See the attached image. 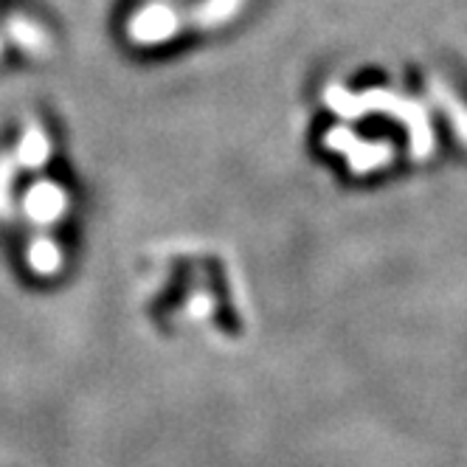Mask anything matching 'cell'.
I'll return each mask as SVG.
<instances>
[{"label":"cell","mask_w":467,"mask_h":467,"mask_svg":"<svg viewBox=\"0 0 467 467\" xmlns=\"http://www.w3.org/2000/svg\"><path fill=\"white\" fill-rule=\"evenodd\" d=\"M360 99H363L366 116L369 113L389 116L406 130L409 155L414 161H425L433 155V150H437V132H433L431 110L425 102H420L414 96H406V93H397L391 88H366V90H360Z\"/></svg>","instance_id":"6da1fadb"},{"label":"cell","mask_w":467,"mask_h":467,"mask_svg":"<svg viewBox=\"0 0 467 467\" xmlns=\"http://www.w3.org/2000/svg\"><path fill=\"white\" fill-rule=\"evenodd\" d=\"M324 147L347 158L352 175L380 172L394 161V147L386 139H360L349 124H336L324 132Z\"/></svg>","instance_id":"7a4b0ae2"},{"label":"cell","mask_w":467,"mask_h":467,"mask_svg":"<svg viewBox=\"0 0 467 467\" xmlns=\"http://www.w3.org/2000/svg\"><path fill=\"white\" fill-rule=\"evenodd\" d=\"M183 23H186V17L181 15V9H175L170 4H147L132 12V17L127 23V37H130V43H136L141 48L161 46L166 40L178 37Z\"/></svg>","instance_id":"3957f363"},{"label":"cell","mask_w":467,"mask_h":467,"mask_svg":"<svg viewBox=\"0 0 467 467\" xmlns=\"http://www.w3.org/2000/svg\"><path fill=\"white\" fill-rule=\"evenodd\" d=\"M425 90H428L431 105L448 119V127L456 136V141L462 147H467V105H464V99L442 77H428Z\"/></svg>","instance_id":"277c9868"},{"label":"cell","mask_w":467,"mask_h":467,"mask_svg":"<svg viewBox=\"0 0 467 467\" xmlns=\"http://www.w3.org/2000/svg\"><path fill=\"white\" fill-rule=\"evenodd\" d=\"M65 209H68V194L62 192V186L40 183L26 194V214L31 223L51 225L65 217Z\"/></svg>","instance_id":"5b68a950"},{"label":"cell","mask_w":467,"mask_h":467,"mask_svg":"<svg viewBox=\"0 0 467 467\" xmlns=\"http://www.w3.org/2000/svg\"><path fill=\"white\" fill-rule=\"evenodd\" d=\"M243 6L245 0H200L192 6L186 20L197 28H220L237 17Z\"/></svg>","instance_id":"8992f818"},{"label":"cell","mask_w":467,"mask_h":467,"mask_svg":"<svg viewBox=\"0 0 467 467\" xmlns=\"http://www.w3.org/2000/svg\"><path fill=\"white\" fill-rule=\"evenodd\" d=\"M321 99H324V105L329 108V113H336L344 124H347V121H358V119L366 116L360 93H352V90L344 88L341 82H329V85L324 88Z\"/></svg>","instance_id":"52a82bcc"},{"label":"cell","mask_w":467,"mask_h":467,"mask_svg":"<svg viewBox=\"0 0 467 467\" xmlns=\"http://www.w3.org/2000/svg\"><path fill=\"white\" fill-rule=\"evenodd\" d=\"M28 262H31V268L40 271V274H57L59 265H62V251L54 240L40 237L28 251Z\"/></svg>","instance_id":"ba28073f"},{"label":"cell","mask_w":467,"mask_h":467,"mask_svg":"<svg viewBox=\"0 0 467 467\" xmlns=\"http://www.w3.org/2000/svg\"><path fill=\"white\" fill-rule=\"evenodd\" d=\"M20 158L28 170H40L48 158V139L43 136V130H28V136L23 139V150H20Z\"/></svg>","instance_id":"9c48e42d"},{"label":"cell","mask_w":467,"mask_h":467,"mask_svg":"<svg viewBox=\"0 0 467 467\" xmlns=\"http://www.w3.org/2000/svg\"><path fill=\"white\" fill-rule=\"evenodd\" d=\"M214 313V298L212 293H194L189 302H186V316L194 321H203Z\"/></svg>","instance_id":"30bf717a"}]
</instances>
